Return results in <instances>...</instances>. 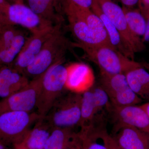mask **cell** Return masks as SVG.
I'll use <instances>...</instances> for the list:
<instances>
[{"instance_id": "5b68a950", "label": "cell", "mask_w": 149, "mask_h": 149, "mask_svg": "<svg viewBox=\"0 0 149 149\" xmlns=\"http://www.w3.org/2000/svg\"><path fill=\"white\" fill-rule=\"evenodd\" d=\"M64 62L55 63L44 73L36 109L40 117L45 116L56 100L66 91L67 68Z\"/></svg>"}, {"instance_id": "1f68e13d", "label": "cell", "mask_w": 149, "mask_h": 149, "mask_svg": "<svg viewBox=\"0 0 149 149\" xmlns=\"http://www.w3.org/2000/svg\"><path fill=\"white\" fill-rule=\"evenodd\" d=\"M107 143L109 149H125L120 147L112 136H110L109 134L107 137Z\"/></svg>"}, {"instance_id": "2e32d148", "label": "cell", "mask_w": 149, "mask_h": 149, "mask_svg": "<svg viewBox=\"0 0 149 149\" xmlns=\"http://www.w3.org/2000/svg\"><path fill=\"white\" fill-rule=\"evenodd\" d=\"M54 127L44 117H40L14 149H44Z\"/></svg>"}, {"instance_id": "836d02e7", "label": "cell", "mask_w": 149, "mask_h": 149, "mask_svg": "<svg viewBox=\"0 0 149 149\" xmlns=\"http://www.w3.org/2000/svg\"><path fill=\"white\" fill-rule=\"evenodd\" d=\"M140 106L145 110L149 117V102L140 105Z\"/></svg>"}, {"instance_id": "ba28073f", "label": "cell", "mask_w": 149, "mask_h": 149, "mask_svg": "<svg viewBox=\"0 0 149 149\" xmlns=\"http://www.w3.org/2000/svg\"><path fill=\"white\" fill-rule=\"evenodd\" d=\"M44 74L32 79L25 87L0 101V114L12 111H34Z\"/></svg>"}, {"instance_id": "8fae6325", "label": "cell", "mask_w": 149, "mask_h": 149, "mask_svg": "<svg viewBox=\"0 0 149 149\" xmlns=\"http://www.w3.org/2000/svg\"><path fill=\"white\" fill-rule=\"evenodd\" d=\"M58 25L42 32L32 34L30 37L27 38L21 51L10 66L18 72L24 74L26 70L35 61L44 44Z\"/></svg>"}, {"instance_id": "e0dca14e", "label": "cell", "mask_w": 149, "mask_h": 149, "mask_svg": "<svg viewBox=\"0 0 149 149\" xmlns=\"http://www.w3.org/2000/svg\"><path fill=\"white\" fill-rule=\"evenodd\" d=\"M32 10L54 26L63 24L66 0H27Z\"/></svg>"}, {"instance_id": "f1b7e54d", "label": "cell", "mask_w": 149, "mask_h": 149, "mask_svg": "<svg viewBox=\"0 0 149 149\" xmlns=\"http://www.w3.org/2000/svg\"><path fill=\"white\" fill-rule=\"evenodd\" d=\"M139 8L144 16L149 15V0H140Z\"/></svg>"}, {"instance_id": "4fadbf2b", "label": "cell", "mask_w": 149, "mask_h": 149, "mask_svg": "<svg viewBox=\"0 0 149 149\" xmlns=\"http://www.w3.org/2000/svg\"><path fill=\"white\" fill-rule=\"evenodd\" d=\"M69 27L77 42L85 45H112L105 29H94L78 19L66 16Z\"/></svg>"}, {"instance_id": "f546056e", "label": "cell", "mask_w": 149, "mask_h": 149, "mask_svg": "<svg viewBox=\"0 0 149 149\" xmlns=\"http://www.w3.org/2000/svg\"><path fill=\"white\" fill-rule=\"evenodd\" d=\"M65 149H83V141L80 133L71 144Z\"/></svg>"}, {"instance_id": "3957f363", "label": "cell", "mask_w": 149, "mask_h": 149, "mask_svg": "<svg viewBox=\"0 0 149 149\" xmlns=\"http://www.w3.org/2000/svg\"><path fill=\"white\" fill-rule=\"evenodd\" d=\"M40 117L34 111H8L0 114V143L14 149Z\"/></svg>"}, {"instance_id": "7402d4cb", "label": "cell", "mask_w": 149, "mask_h": 149, "mask_svg": "<svg viewBox=\"0 0 149 149\" xmlns=\"http://www.w3.org/2000/svg\"><path fill=\"white\" fill-rule=\"evenodd\" d=\"M65 14L66 16L73 17L80 19L93 29H104L101 19L91 9L76 5L67 0L65 7Z\"/></svg>"}, {"instance_id": "d6986e66", "label": "cell", "mask_w": 149, "mask_h": 149, "mask_svg": "<svg viewBox=\"0 0 149 149\" xmlns=\"http://www.w3.org/2000/svg\"><path fill=\"white\" fill-rule=\"evenodd\" d=\"M130 88L140 97L149 98V72L141 64L125 74Z\"/></svg>"}, {"instance_id": "44dd1931", "label": "cell", "mask_w": 149, "mask_h": 149, "mask_svg": "<svg viewBox=\"0 0 149 149\" xmlns=\"http://www.w3.org/2000/svg\"><path fill=\"white\" fill-rule=\"evenodd\" d=\"M79 133L83 141V149H109L107 137L109 133L103 128L94 124Z\"/></svg>"}, {"instance_id": "ffe728a7", "label": "cell", "mask_w": 149, "mask_h": 149, "mask_svg": "<svg viewBox=\"0 0 149 149\" xmlns=\"http://www.w3.org/2000/svg\"><path fill=\"white\" fill-rule=\"evenodd\" d=\"M91 10L101 19L111 45L124 55L131 59L134 60V57L126 49L118 30L107 17L103 13L95 0H94Z\"/></svg>"}, {"instance_id": "8d00e7d4", "label": "cell", "mask_w": 149, "mask_h": 149, "mask_svg": "<svg viewBox=\"0 0 149 149\" xmlns=\"http://www.w3.org/2000/svg\"><path fill=\"white\" fill-rule=\"evenodd\" d=\"M143 65L144 66L146 67V68L148 70L149 72V65L147 64V63H146V64Z\"/></svg>"}, {"instance_id": "d4e9b609", "label": "cell", "mask_w": 149, "mask_h": 149, "mask_svg": "<svg viewBox=\"0 0 149 149\" xmlns=\"http://www.w3.org/2000/svg\"><path fill=\"white\" fill-rule=\"evenodd\" d=\"M23 32L17 35L10 45L0 51V67L10 66L18 55L27 40Z\"/></svg>"}, {"instance_id": "83f0119b", "label": "cell", "mask_w": 149, "mask_h": 149, "mask_svg": "<svg viewBox=\"0 0 149 149\" xmlns=\"http://www.w3.org/2000/svg\"><path fill=\"white\" fill-rule=\"evenodd\" d=\"M67 1L69 2L76 5L89 9H91L94 1V0H67Z\"/></svg>"}, {"instance_id": "cb8c5ba5", "label": "cell", "mask_w": 149, "mask_h": 149, "mask_svg": "<svg viewBox=\"0 0 149 149\" xmlns=\"http://www.w3.org/2000/svg\"><path fill=\"white\" fill-rule=\"evenodd\" d=\"M128 28L131 32L143 40L146 28V19L139 8L122 6Z\"/></svg>"}, {"instance_id": "9a60e30c", "label": "cell", "mask_w": 149, "mask_h": 149, "mask_svg": "<svg viewBox=\"0 0 149 149\" xmlns=\"http://www.w3.org/2000/svg\"><path fill=\"white\" fill-rule=\"evenodd\" d=\"M117 123L130 125L149 133V117L140 106L109 108Z\"/></svg>"}, {"instance_id": "ac0fdd59", "label": "cell", "mask_w": 149, "mask_h": 149, "mask_svg": "<svg viewBox=\"0 0 149 149\" xmlns=\"http://www.w3.org/2000/svg\"><path fill=\"white\" fill-rule=\"evenodd\" d=\"M28 78L11 66L0 67V97H7L29 83Z\"/></svg>"}, {"instance_id": "4316f807", "label": "cell", "mask_w": 149, "mask_h": 149, "mask_svg": "<svg viewBox=\"0 0 149 149\" xmlns=\"http://www.w3.org/2000/svg\"><path fill=\"white\" fill-rule=\"evenodd\" d=\"M10 4L6 0H0V22L10 23L8 13Z\"/></svg>"}, {"instance_id": "52a82bcc", "label": "cell", "mask_w": 149, "mask_h": 149, "mask_svg": "<svg viewBox=\"0 0 149 149\" xmlns=\"http://www.w3.org/2000/svg\"><path fill=\"white\" fill-rule=\"evenodd\" d=\"M100 82L111 106L136 105L142 102L130 88L124 74H110L100 71Z\"/></svg>"}, {"instance_id": "30bf717a", "label": "cell", "mask_w": 149, "mask_h": 149, "mask_svg": "<svg viewBox=\"0 0 149 149\" xmlns=\"http://www.w3.org/2000/svg\"><path fill=\"white\" fill-rule=\"evenodd\" d=\"M110 105L107 95L100 86L93 87L82 94L80 130L91 126L97 113Z\"/></svg>"}, {"instance_id": "603a6c76", "label": "cell", "mask_w": 149, "mask_h": 149, "mask_svg": "<svg viewBox=\"0 0 149 149\" xmlns=\"http://www.w3.org/2000/svg\"><path fill=\"white\" fill-rule=\"evenodd\" d=\"M76 128H54L46 142L44 149H65L78 136Z\"/></svg>"}, {"instance_id": "9c48e42d", "label": "cell", "mask_w": 149, "mask_h": 149, "mask_svg": "<svg viewBox=\"0 0 149 149\" xmlns=\"http://www.w3.org/2000/svg\"><path fill=\"white\" fill-rule=\"evenodd\" d=\"M8 17L10 24L24 27L30 31L32 34L39 33L55 26L24 3H10Z\"/></svg>"}, {"instance_id": "7a4b0ae2", "label": "cell", "mask_w": 149, "mask_h": 149, "mask_svg": "<svg viewBox=\"0 0 149 149\" xmlns=\"http://www.w3.org/2000/svg\"><path fill=\"white\" fill-rule=\"evenodd\" d=\"M73 47L83 51L85 58L99 67L100 71L110 74H124L141 63L121 53L112 45H85L73 43Z\"/></svg>"}, {"instance_id": "5bb4252c", "label": "cell", "mask_w": 149, "mask_h": 149, "mask_svg": "<svg viewBox=\"0 0 149 149\" xmlns=\"http://www.w3.org/2000/svg\"><path fill=\"white\" fill-rule=\"evenodd\" d=\"M113 137L125 149H149V133L130 125L117 123Z\"/></svg>"}, {"instance_id": "277c9868", "label": "cell", "mask_w": 149, "mask_h": 149, "mask_svg": "<svg viewBox=\"0 0 149 149\" xmlns=\"http://www.w3.org/2000/svg\"><path fill=\"white\" fill-rule=\"evenodd\" d=\"M81 99L82 94L65 91L56 100L44 117L54 128L79 127Z\"/></svg>"}, {"instance_id": "6da1fadb", "label": "cell", "mask_w": 149, "mask_h": 149, "mask_svg": "<svg viewBox=\"0 0 149 149\" xmlns=\"http://www.w3.org/2000/svg\"><path fill=\"white\" fill-rule=\"evenodd\" d=\"M62 24L58 25L44 44L35 61L27 68L24 74L32 79L42 75L54 64L65 61L68 51L73 47V43L65 35Z\"/></svg>"}, {"instance_id": "8992f818", "label": "cell", "mask_w": 149, "mask_h": 149, "mask_svg": "<svg viewBox=\"0 0 149 149\" xmlns=\"http://www.w3.org/2000/svg\"><path fill=\"white\" fill-rule=\"evenodd\" d=\"M95 1L103 13L118 30L126 49L133 57L135 54L146 49L143 40L133 35L128 28L123 9L116 0Z\"/></svg>"}, {"instance_id": "7c38bea8", "label": "cell", "mask_w": 149, "mask_h": 149, "mask_svg": "<svg viewBox=\"0 0 149 149\" xmlns=\"http://www.w3.org/2000/svg\"><path fill=\"white\" fill-rule=\"evenodd\" d=\"M66 91L82 94L93 88L95 76L93 70L88 64L75 62L67 65Z\"/></svg>"}, {"instance_id": "d590c367", "label": "cell", "mask_w": 149, "mask_h": 149, "mask_svg": "<svg viewBox=\"0 0 149 149\" xmlns=\"http://www.w3.org/2000/svg\"><path fill=\"white\" fill-rule=\"evenodd\" d=\"M13 2V3H24L23 0H11Z\"/></svg>"}, {"instance_id": "4dcf8cb0", "label": "cell", "mask_w": 149, "mask_h": 149, "mask_svg": "<svg viewBox=\"0 0 149 149\" xmlns=\"http://www.w3.org/2000/svg\"><path fill=\"white\" fill-rule=\"evenodd\" d=\"M122 4V6L127 8H136V6H139L140 0H119Z\"/></svg>"}, {"instance_id": "e575fe53", "label": "cell", "mask_w": 149, "mask_h": 149, "mask_svg": "<svg viewBox=\"0 0 149 149\" xmlns=\"http://www.w3.org/2000/svg\"><path fill=\"white\" fill-rule=\"evenodd\" d=\"M0 149H14L13 148L7 146L2 143H0Z\"/></svg>"}, {"instance_id": "484cf974", "label": "cell", "mask_w": 149, "mask_h": 149, "mask_svg": "<svg viewBox=\"0 0 149 149\" xmlns=\"http://www.w3.org/2000/svg\"><path fill=\"white\" fill-rule=\"evenodd\" d=\"M21 32L15 25L0 22V51L10 45L17 35Z\"/></svg>"}, {"instance_id": "d6a6232c", "label": "cell", "mask_w": 149, "mask_h": 149, "mask_svg": "<svg viewBox=\"0 0 149 149\" xmlns=\"http://www.w3.org/2000/svg\"><path fill=\"white\" fill-rule=\"evenodd\" d=\"M146 19V32L143 38V41L144 43H149V15L145 17Z\"/></svg>"}]
</instances>
